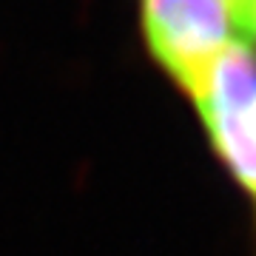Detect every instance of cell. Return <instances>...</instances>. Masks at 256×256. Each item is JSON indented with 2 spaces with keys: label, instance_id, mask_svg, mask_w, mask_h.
<instances>
[{
  "label": "cell",
  "instance_id": "6da1fadb",
  "mask_svg": "<svg viewBox=\"0 0 256 256\" xmlns=\"http://www.w3.org/2000/svg\"><path fill=\"white\" fill-rule=\"evenodd\" d=\"M148 48L194 100L239 34L236 0H142Z\"/></svg>",
  "mask_w": 256,
  "mask_h": 256
},
{
  "label": "cell",
  "instance_id": "7a4b0ae2",
  "mask_svg": "<svg viewBox=\"0 0 256 256\" xmlns=\"http://www.w3.org/2000/svg\"><path fill=\"white\" fill-rule=\"evenodd\" d=\"M208 134L222 160L256 196V52L234 43L216 60L205 92L196 97Z\"/></svg>",
  "mask_w": 256,
  "mask_h": 256
}]
</instances>
